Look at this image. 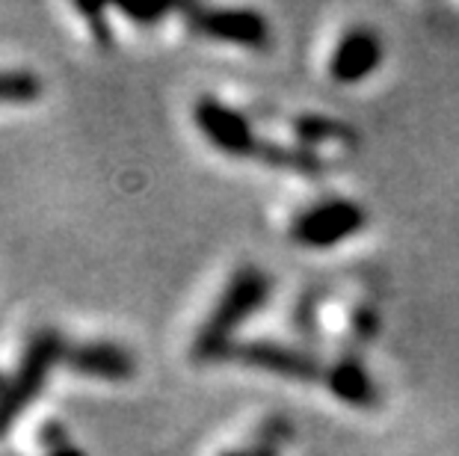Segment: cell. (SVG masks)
<instances>
[{
  "instance_id": "obj_6",
  "label": "cell",
  "mask_w": 459,
  "mask_h": 456,
  "mask_svg": "<svg viewBox=\"0 0 459 456\" xmlns=\"http://www.w3.org/2000/svg\"><path fill=\"white\" fill-rule=\"evenodd\" d=\"M193 122L204 140H208L213 149L229 154V158H255L261 137L252 128V122L234 107L222 104L211 95L196 101L193 107Z\"/></svg>"
},
{
  "instance_id": "obj_5",
  "label": "cell",
  "mask_w": 459,
  "mask_h": 456,
  "mask_svg": "<svg viewBox=\"0 0 459 456\" xmlns=\"http://www.w3.org/2000/svg\"><path fill=\"white\" fill-rule=\"evenodd\" d=\"M226 362L255 367V371L285 376V380L294 383H326V371H329V367L317 362V356L279 341H238L231 347Z\"/></svg>"
},
{
  "instance_id": "obj_15",
  "label": "cell",
  "mask_w": 459,
  "mask_h": 456,
  "mask_svg": "<svg viewBox=\"0 0 459 456\" xmlns=\"http://www.w3.org/2000/svg\"><path fill=\"white\" fill-rule=\"evenodd\" d=\"M122 13L131 18V22H136L140 27H152V24H158L160 18L169 13L166 6H152V9H131V6H122Z\"/></svg>"
},
{
  "instance_id": "obj_19",
  "label": "cell",
  "mask_w": 459,
  "mask_h": 456,
  "mask_svg": "<svg viewBox=\"0 0 459 456\" xmlns=\"http://www.w3.org/2000/svg\"><path fill=\"white\" fill-rule=\"evenodd\" d=\"M4 385H6V376H4V374H0V391H4Z\"/></svg>"
},
{
  "instance_id": "obj_18",
  "label": "cell",
  "mask_w": 459,
  "mask_h": 456,
  "mask_svg": "<svg viewBox=\"0 0 459 456\" xmlns=\"http://www.w3.org/2000/svg\"><path fill=\"white\" fill-rule=\"evenodd\" d=\"M252 453H255V456H276V453H273V448H258V451H252Z\"/></svg>"
},
{
  "instance_id": "obj_7",
  "label": "cell",
  "mask_w": 459,
  "mask_h": 456,
  "mask_svg": "<svg viewBox=\"0 0 459 456\" xmlns=\"http://www.w3.org/2000/svg\"><path fill=\"white\" fill-rule=\"evenodd\" d=\"M72 374L92 376V380L104 383H125L136 374V358L125 344L119 341H81V344H68L65 362Z\"/></svg>"
},
{
  "instance_id": "obj_3",
  "label": "cell",
  "mask_w": 459,
  "mask_h": 456,
  "mask_svg": "<svg viewBox=\"0 0 459 456\" xmlns=\"http://www.w3.org/2000/svg\"><path fill=\"white\" fill-rule=\"evenodd\" d=\"M368 222L365 208L353 199H329L311 205L290 222V237L308 249H332L359 235Z\"/></svg>"
},
{
  "instance_id": "obj_16",
  "label": "cell",
  "mask_w": 459,
  "mask_h": 456,
  "mask_svg": "<svg viewBox=\"0 0 459 456\" xmlns=\"http://www.w3.org/2000/svg\"><path fill=\"white\" fill-rule=\"evenodd\" d=\"M48 456H86V451H81L77 444H68V448H60V451H51Z\"/></svg>"
},
{
  "instance_id": "obj_1",
  "label": "cell",
  "mask_w": 459,
  "mask_h": 456,
  "mask_svg": "<svg viewBox=\"0 0 459 456\" xmlns=\"http://www.w3.org/2000/svg\"><path fill=\"white\" fill-rule=\"evenodd\" d=\"M270 288L273 281L261 267L234 270L229 285L213 303V312L193 338V358L208 365L226 362L231 347L238 344V329L261 312L270 299Z\"/></svg>"
},
{
  "instance_id": "obj_2",
  "label": "cell",
  "mask_w": 459,
  "mask_h": 456,
  "mask_svg": "<svg viewBox=\"0 0 459 456\" xmlns=\"http://www.w3.org/2000/svg\"><path fill=\"white\" fill-rule=\"evenodd\" d=\"M65 353H68L65 338L54 326L36 329L27 338L22 358H18L15 371L6 376V385L0 391V439L13 430L15 421L27 412V406L45 391L54 367L65 362Z\"/></svg>"
},
{
  "instance_id": "obj_17",
  "label": "cell",
  "mask_w": 459,
  "mask_h": 456,
  "mask_svg": "<svg viewBox=\"0 0 459 456\" xmlns=\"http://www.w3.org/2000/svg\"><path fill=\"white\" fill-rule=\"evenodd\" d=\"M220 456H255L252 451H226V453H220Z\"/></svg>"
},
{
  "instance_id": "obj_9",
  "label": "cell",
  "mask_w": 459,
  "mask_h": 456,
  "mask_svg": "<svg viewBox=\"0 0 459 456\" xmlns=\"http://www.w3.org/2000/svg\"><path fill=\"white\" fill-rule=\"evenodd\" d=\"M324 385L338 397L341 403L353 406V409H374L379 403V391H377L374 380H370V374L356 362V358H341V362L329 365Z\"/></svg>"
},
{
  "instance_id": "obj_14",
  "label": "cell",
  "mask_w": 459,
  "mask_h": 456,
  "mask_svg": "<svg viewBox=\"0 0 459 456\" xmlns=\"http://www.w3.org/2000/svg\"><path fill=\"white\" fill-rule=\"evenodd\" d=\"M36 439L39 444L51 453V451H60V448H68L72 444V435H68V426L63 421H56V418H48L42 426H39V433H36Z\"/></svg>"
},
{
  "instance_id": "obj_10",
  "label": "cell",
  "mask_w": 459,
  "mask_h": 456,
  "mask_svg": "<svg viewBox=\"0 0 459 456\" xmlns=\"http://www.w3.org/2000/svg\"><path fill=\"white\" fill-rule=\"evenodd\" d=\"M255 160H261L264 167L279 169V172H294V176H306V178H317L329 169L326 160L320 158L315 149L308 145H288V142H276V140H261Z\"/></svg>"
},
{
  "instance_id": "obj_12",
  "label": "cell",
  "mask_w": 459,
  "mask_h": 456,
  "mask_svg": "<svg viewBox=\"0 0 459 456\" xmlns=\"http://www.w3.org/2000/svg\"><path fill=\"white\" fill-rule=\"evenodd\" d=\"M294 131L299 142H306L311 149V142H347L353 140V131L347 125H341L338 119H329V116H302L294 122Z\"/></svg>"
},
{
  "instance_id": "obj_8",
  "label": "cell",
  "mask_w": 459,
  "mask_h": 456,
  "mask_svg": "<svg viewBox=\"0 0 459 456\" xmlns=\"http://www.w3.org/2000/svg\"><path fill=\"white\" fill-rule=\"evenodd\" d=\"M383 63V39L368 27H353L341 36L329 56V74L338 83H359L370 77Z\"/></svg>"
},
{
  "instance_id": "obj_13",
  "label": "cell",
  "mask_w": 459,
  "mask_h": 456,
  "mask_svg": "<svg viewBox=\"0 0 459 456\" xmlns=\"http://www.w3.org/2000/svg\"><path fill=\"white\" fill-rule=\"evenodd\" d=\"M74 9L86 18V22H90V33H92V39L107 51V47H110V45L116 42L113 27L107 24V9H104V6H92V4H74Z\"/></svg>"
},
{
  "instance_id": "obj_11",
  "label": "cell",
  "mask_w": 459,
  "mask_h": 456,
  "mask_svg": "<svg viewBox=\"0 0 459 456\" xmlns=\"http://www.w3.org/2000/svg\"><path fill=\"white\" fill-rule=\"evenodd\" d=\"M45 83L30 69H0V107L33 104L42 99Z\"/></svg>"
},
{
  "instance_id": "obj_4",
  "label": "cell",
  "mask_w": 459,
  "mask_h": 456,
  "mask_svg": "<svg viewBox=\"0 0 459 456\" xmlns=\"http://www.w3.org/2000/svg\"><path fill=\"white\" fill-rule=\"evenodd\" d=\"M184 15H187V24L193 30L208 39H217V42L252 47V51H261V47L270 45V24L255 9L187 6Z\"/></svg>"
}]
</instances>
